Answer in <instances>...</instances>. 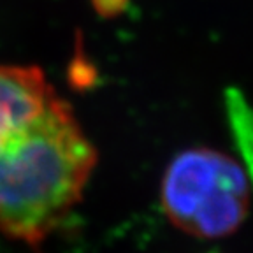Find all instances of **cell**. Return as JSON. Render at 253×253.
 <instances>
[{
    "mask_svg": "<svg viewBox=\"0 0 253 253\" xmlns=\"http://www.w3.org/2000/svg\"><path fill=\"white\" fill-rule=\"evenodd\" d=\"M97 150L42 69L0 63V234L41 245L83 197Z\"/></svg>",
    "mask_w": 253,
    "mask_h": 253,
    "instance_id": "obj_1",
    "label": "cell"
},
{
    "mask_svg": "<svg viewBox=\"0 0 253 253\" xmlns=\"http://www.w3.org/2000/svg\"><path fill=\"white\" fill-rule=\"evenodd\" d=\"M128 0H91L95 11L100 16H116L126 7Z\"/></svg>",
    "mask_w": 253,
    "mask_h": 253,
    "instance_id": "obj_3",
    "label": "cell"
},
{
    "mask_svg": "<svg viewBox=\"0 0 253 253\" xmlns=\"http://www.w3.org/2000/svg\"><path fill=\"white\" fill-rule=\"evenodd\" d=\"M160 202L176 229L197 239H221L243 225L250 183L237 160L213 148H188L169 162Z\"/></svg>",
    "mask_w": 253,
    "mask_h": 253,
    "instance_id": "obj_2",
    "label": "cell"
}]
</instances>
